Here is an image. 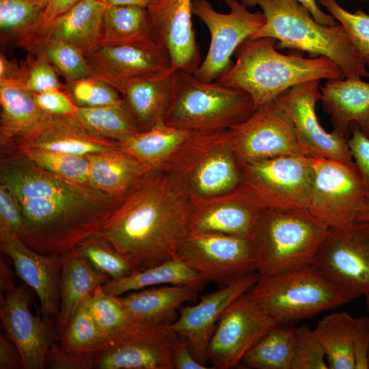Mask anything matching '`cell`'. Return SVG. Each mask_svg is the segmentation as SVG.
Listing matches in <instances>:
<instances>
[{
	"mask_svg": "<svg viewBox=\"0 0 369 369\" xmlns=\"http://www.w3.org/2000/svg\"><path fill=\"white\" fill-rule=\"evenodd\" d=\"M89 163L90 184L116 197H124L150 171L135 157L113 148L86 155Z\"/></svg>",
	"mask_w": 369,
	"mask_h": 369,
	"instance_id": "obj_30",
	"label": "cell"
},
{
	"mask_svg": "<svg viewBox=\"0 0 369 369\" xmlns=\"http://www.w3.org/2000/svg\"><path fill=\"white\" fill-rule=\"evenodd\" d=\"M107 5L100 0H81L37 36L67 42L85 55L100 43Z\"/></svg>",
	"mask_w": 369,
	"mask_h": 369,
	"instance_id": "obj_29",
	"label": "cell"
},
{
	"mask_svg": "<svg viewBox=\"0 0 369 369\" xmlns=\"http://www.w3.org/2000/svg\"><path fill=\"white\" fill-rule=\"evenodd\" d=\"M28 1L44 9L49 0H28Z\"/></svg>",
	"mask_w": 369,
	"mask_h": 369,
	"instance_id": "obj_60",
	"label": "cell"
},
{
	"mask_svg": "<svg viewBox=\"0 0 369 369\" xmlns=\"http://www.w3.org/2000/svg\"><path fill=\"white\" fill-rule=\"evenodd\" d=\"M197 292L189 286L163 285L116 297L133 320L162 324L169 323L176 311Z\"/></svg>",
	"mask_w": 369,
	"mask_h": 369,
	"instance_id": "obj_31",
	"label": "cell"
},
{
	"mask_svg": "<svg viewBox=\"0 0 369 369\" xmlns=\"http://www.w3.org/2000/svg\"><path fill=\"white\" fill-rule=\"evenodd\" d=\"M89 308L96 325L105 335L133 321L117 297L106 293L102 286H97L90 295Z\"/></svg>",
	"mask_w": 369,
	"mask_h": 369,
	"instance_id": "obj_45",
	"label": "cell"
},
{
	"mask_svg": "<svg viewBox=\"0 0 369 369\" xmlns=\"http://www.w3.org/2000/svg\"><path fill=\"white\" fill-rule=\"evenodd\" d=\"M23 47L46 59L66 81L91 76L84 53L67 42L35 36Z\"/></svg>",
	"mask_w": 369,
	"mask_h": 369,
	"instance_id": "obj_38",
	"label": "cell"
},
{
	"mask_svg": "<svg viewBox=\"0 0 369 369\" xmlns=\"http://www.w3.org/2000/svg\"><path fill=\"white\" fill-rule=\"evenodd\" d=\"M178 338L170 323L133 320L84 355L90 369H174L172 352Z\"/></svg>",
	"mask_w": 369,
	"mask_h": 369,
	"instance_id": "obj_10",
	"label": "cell"
},
{
	"mask_svg": "<svg viewBox=\"0 0 369 369\" xmlns=\"http://www.w3.org/2000/svg\"><path fill=\"white\" fill-rule=\"evenodd\" d=\"M23 224V209L18 196L8 185L0 183V234L18 235Z\"/></svg>",
	"mask_w": 369,
	"mask_h": 369,
	"instance_id": "obj_48",
	"label": "cell"
},
{
	"mask_svg": "<svg viewBox=\"0 0 369 369\" xmlns=\"http://www.w3.org/2000/svg\"><path fill=\"white\" fill-rule=\"evenodd\" d=\"M260 210L237 187L193 201L187 232H214L249 238Z\"/></svg>",
	"mask_w": 369,
	"mask_h": 369,
	"instance_id": "obj_23",
	"label": "cell"
},
{
	"mask_svg": "<svg viewBox=\"0 0 369 369\" xmlns=\"http://www.w3.org/2000/svg\"><path fill=\"white\" fill-rule=\"evenodd\" d=\"M23 368L20 355L15 344L5 335H0V369Z\"/></svg>",
	"mask_w": 369,
	"mask_h": 369,
	"instance_id": "obj_55",
	"label": "cell"
},
{
	"mask_svg": "<svg viewBox=\"0 0 369 369\" xmlns=\"http://www.w3.org/2000/svg\"><path fill=\"white\" fill-rule=\"evenodd\" d=\"M319 3L344 27L369 66V14L360 9L354 12H348L336 0H319Z\"/></svg>",
	"mask_w": 369,
	"mask_h": 369,
	"instance_id": "obj_44",
	"label": "cell"
},
{
	"mask_svg": "<svg viewBox=\"0 0 369 369\" xmlns=\"http://www.w3.org/2000/svg\"><path fill=\"white\" fill-rule=\"evenodd\" d=\"M273 38H249L235 52L236 61L217 82L247 93L254 111L290 88L310 81L342 79L339 67L325 57L284 55Z\"/></svg>",
	"mask_w": 369,
	"mask_h": 369,
	"instance_id": "obj_3",
	"label": "cell"
},
{
	"mask_svg": "<svg viewBox=\"0 0 369 369\" xmlns=\"http://www.w3.org/2000/svg\"><path fill=\"white\" fill-rule=\"evenodd\" d=\"M20 64L14 59H9L1 53L0 55V80L14 81L16 79Z\"/></svg>",
	"mask_w": 369,
	"mask_h": 369,
	"instance_id": "obj_57",
	"label": "cell"
},
{
	"mask_svg": "<svg viewBox=\"0 0 369 369\" xmlns=\"http://www.w3.org/2000/svg\"><path fill=\"white\" fill-rule=\"evenodd\" d=\"M60 255V305L55 323L59 337L85 298L109 279L95 269L76 247Z\"/></svg>",
	"mask_w": 369,
	"mask_h": 369,
	"instance_id": "obj_27",
	"label": "cell"
},
{
	"mask_svg": "<svg viewBox=\"0 0 369 369\" xmlns=\"http://www.w3.org/2000/svg\"><path fill=\"white\" fill-rule=\"evenodd\" d=\"M4 256L0 258V318L4 335L16 346L23 368L43 369L48 349L59 334L54 322L35 316L29 309L34 292L20 282Z\"/></svg>",
	"mask_w": 369,
	"mask_h": 369,
	"instance_id": "obj_11",
	"label": "cell"
},
{
	"mask_svg": "<svg viewBox=\"0 0 369 369\" xmlns=\"http://www.w3.org/2000/svg\"><path fill=\"white\" fill-rule=\"evenodd\" d=\"M312 266L350 301L369 295V221L329 229Z\"/></svg>",
	"mask_w": 369,
	"mask_h": 369,
	"instance_id": "obj_13",
	"label": "cell"
},
{
	"mask_svg": "<svg viewBox=\"0 0 369 369\" xmlns=\"http://www.w3.org/2000/svg\"><path fill=\"white\" fill-rule=\"evenodd\" d=\"M76 247L95 269L109 279L134 272L130 263L98 234L83 240Z\"/></svg>",
	"mask_w": 369,
	"mask_h": 369,
	"instance_id": "obj_42",
	"label": "cell"
},
{
	"mask_svg": "<svg viewBox=\"0 0 369 369\" xmlns=\"http://www.w3.org/2000/svg\"><path fill=\"white\" fill-rule=\"evenodd\" d=\"M259 277L257 271L246 274L217 290L204 295L199 303L181 307L179 317L170 325L179 336L187 340L198 361L204 364L207 360L209 342L225 310L246 293Z\"/></svg>",
	"mask_w": 369,
	"mask_h": 369,
	"instance_id": "obj_21",
	"label": "cell"
},
{
	"mask_svg": "<svg viewBox=\"0 0 369 369\" xmlns=\"http://www.w3.org/2000/svg\"><path fill=\"white\" fill-rule=\"evenodd\" d=\"M277 325V320L247 292L221 316L208 344L207 360L213 368H236L251 347Z\"/></svg>",
	"mask_w": 369,
	"mask_h": 369,
	"instance_id": "obj_16",
	"label": "cell"
},
{
	"mask_svg": "<svg viewBox=\"0 0 369 369\" xmlns=\"http://www.w3.org/2000/svg\"><path fill=\"white\" fill-rule=\"evenodd\" d=\"M64 90L78 107H96L124 104L120 92L92 76L66 81Z\"/></svg>",
	"mask_w": 369,
	"mask_h": 369,
	"instance_id": "obj_43",
	"label": "cell"
},
{
	"mask_svg": "<svg viewBox=\"0 0 369 369\" xmlns=\"http://www.w3.org/2000/svg\"><path fill=\"white\" fill-rule=\"evenodd\" d=\"M161 170L192 202L231 191L241 181L228 129L192 132Z\"/></svg>",
	"mask_w": 369,
	"mask_h": 369,
	"instance_id": "obj_6",
	"label": "cell"
},
{
	"mask_svg": "<svg viewBox=\"0 0 369 369\" xmlns=\"http://www.w3.org/2000/svg\"><path fill=\"white\" fill-rule=\"evenodd\" d=\"M254 111L247 93L176 70L165 123L193 132L223 131L245 121Z\"/></svg>",
	"mask_w": 369,
	"mask_h": 369,
	"instance_id": "obj_7",
	"label": "cell"
},
{
	"mask_svg": "<svg viewBox=\"0 0 369 369\" xmlns=\"http://www.w3.org/2000/svg\"><path fill=\"white\" fill-rule=\"evenodd\" d=\"M175 74L176 70L170 67L115 88L140 132L165 122L173 96Z\"/></svg>",
	"mask_w": 369,
	"mask_h": 369,
	"instance_id": "obj_25",
	"label": "cell"
},
{
	"mask_svg": "<svg viewBox=\"0 0 369 369\" xmlns=\"http://www.w3.org/2000/svg\"><path fill=\"white\" fill-rule=\"evenodd\" d=\"M0 154V183L22 206L18 236L40 254L60 255L98 234L124 197L46 171L17 150Z\"/></svg>",
	"mask_w": 369,
	"mask_h": 369,
	"instance_id": "obj_1",
	"label": "cell"
},
{
	"mask_svg": "<svg viewBox=\"0 0 369 369\" xmlns=\"http://www.w3.org/2000/svg\"><path fill=\"white\" fill-rule=\"evenodd\" d=\"M304 5L314 18L319 23L327 25H336L338 22L329 13L323 11L317 4L316 0H296Z\"/></svg>",
	"mask_w": 369,
	"mask_h": 369,
	"instance_id": "obj_56",
	"label": "cell"
},
{
	"mask_svg": "<svg viewBox=\"0 0 369 369\" xmlns=\"http://www.w3.org/2000/svg\"><path fill=\"white\" fill-rule=\"evenodd\" d=\"M90 297L81 303L59 335V344L68 351L83 354L96 347L106 336L100 331L91 314Z\"/></svg>",
	"mask_w": 369,
	"mask_h": 369,
	"instance_id": "obj_40",
	"label": "cell"
},
{
	"mask_svg": "<svg viewBox=\"0 0 369 369\" xmlns=\"http://www.w3.org/2000/svg\"><path fill=\"white\" fill-rule=\"evenodd\" d=\"M365 297H366V303L367 308L369 312V295H366ZM368 366H369V353H368Z\"/></svg>",
	"mask_w": 369,
	"mask_h": 369,
	"instance_id": "obj_61",
	"label": "cell"
},
{
	"mask_svg": "<svg viewBox=\"0 0 369 369\" xmlns=\"http://www.w3.org/2000/svg\"><path fill=\"white\" fill-rule=\"evenodd\" d=\"M320 90V101L334 130L348 139L355 125L369 137L368 82L361 78L327 80Z\"/></svg>",
	"mask_w": 369,
	"mask_h": 369,
	"instance_id": "obj_26",
	"label": "cell"
},
{
	"mask_svg": "<svg viewBox=\"0 0 369 369\" xmlns=\"http://www.w3.org/2000/svg\"><path fill=\"white\" fill-rule=\"evenodd\" d=\"M14 82L33 93L64 89L55 68L43 57L33 54L20 64Z\"/></svg>",
	"mask_w": 369,
	"mask_h": 369,
	"instance_id": "obj_46",
	"label": "cell"
},
{
	"mask_svg": "<svg viewBox=\"0 0 369 369\" xmlns=\"http://www.w3.org/2000/svg\"><path fill=\"white\" fill-rule=\"evenodd\" d=\"M107 5H139L147 7L152 0H100Z\"/></svg>",
	"mask_w": 369,
	"mask_h": 369,
	"instance_id": "obj_58",
	"label": "cell"
},
{
	"mask_svg": "<svg viewBox=\"0 0 369 369\" xmlns=\"http://www.w3.org/2000/svg\"><path fill=\"white\" fill-rule=\"evenodd\" d=\"M15 150L46 171L72 181L90 184L89 163L86 156L32 147H23Z\"/></svg>",
	"mask_w": 369,
	"mask_h": 369,
	"instance_id": "obj_41",
	"label": "cell"
},
{
	"mask_svg": "<svg viewBox=\"0 0 369 369\" xmlns=\"http://www.w3.org/2000/svg\"><path fill=\"white\" fill-rule=\"evenodd\" d=\"M329 228L307 208H264L249 236L260 275L312 266Z\"/></svg>",
	"mask_w": 369,
	"mask_h": 369,
	"instance_id": "obj_5",
	"label": "cell"
},
{
	"mask_svg": "<svg viewBox=\"0 0 369 369\" xmlns=\"http://www.w3.org/2000/svg\"><path fill=\"white\" fill-rule=\"evenodd\" d=\"M291 369H329L325 352L314 329L308 325L294 327Z\"/></svg>",
	"mask_w": 369,
	"mask_h": 369,
	"instance_id": "obj_47",
	"label": "cell"
},
{
	"mask_svg": "<svg viewBox=\"0 0 369 369\" xmlns=\"http://www.w3.org/2000/svg\"><path fill=\"white\" fill-rule=\"evenodd\" d=\"M208 282L204 276L176 258L118 279H109L102 288L109 295L120 296L131 291L163 285L189 286L199 291Z\"/></svg>",
	"mask_w": 369,
	"mask_h": 369,
	"instance_id": "obj_32",
	"label": "cell"
},
{
	"mask_svg": "<svg viewBox=\"0 0 369 369\" xmlns=\"http://www.w3.org/2000/svg\"><path fill=\"white\" fill-rule=\"evenodd\" d=\"M40 109L51 115H73L77 107L64 90H55L42 93H33Z\"/></svg>",
	"mask_w": 369,
	"mask_h": 369,
	"instance_id": "obj_50",
	"label": "cell"
},
{
	"mask_svg": "<svg viewBox=\"0 0 369 369\" xmlns=\"http://www.w3.org/2000/svg\"><path fill=\"white\" fill-rule=\"evenodd\" d=\"M357 317L336 312L320 319L314 329L325 352L329 369H354L353 333Z\"/></svg>",
	"mask_w": 369,
	"mask_h": 369,
	"instance_id": "obj_35",
	"label": "cell"
},
{
	"mask_svg": "<svg viewBox=\"0 0 369 369\" xmlns=\"http://www.w3.org/2000/svg\"><path fill=\"white\" fill-rule=\"evenodd\" d=\"M314 176L307 208L330 230L357 220L366 193L356 167L323 156L313 157Z\"/></svg>",
	"mask_w": 369,
	"mask_h": 369,
	"instance_id": "obj_14",
	"label": "cell"
},
{
	"mask_svg": "<svg viewBox=\"0 0 369 369\" xmlns=\"http://www.w3.org/2000/svg\"><path fill=\"white\" fill-rule=\"evenodd\" d=\"M0 249L10 258L20 281L37 295L42 318L55 323L60 305L61 255L37 252L14 232L0 234Z\"/></svg>",
	"mask_w": 369,
	"mask_h": 369,
	"instance_id": "obj_20",
	"label": "cell"
},
{
	"mask_svg": "<svg viewBox=\"0 0 369 369\" xmlns=\"http://www.w3.org/2000/svg\"><path fill=\"white\" fill-rule=\"evenodd\" d=\"M193 202L164 170L147 172L100 230L132 266L142 271L176 258Z\"/></svg>",
	"mask_w": 369,
	"mask_h": 369,
	"instance_id": "obj_2",
	"label": "cell"
},
{
	"mask_svg": "<svg viewBox=\"0 0 369 369\" xmlns=\"http://www.w3.org/2000/svg\"><path fill=\"white\" fill-rule=\"evenodd\" d=\"M85 57L91 76L115 89L128 81L171 67L167 51L156 42L99 45Z\"/></svg>",
	"mask_w": 369,
	"mask_h": 369,
	"instance_id": "obj_22",
	"label": "cell"
},
{
	"mask_svg": "<svg viewBox=\"0 0 369 369\" xmlns=\"http://www.w3.org/2000/svg\"><path fill=\"white\" fill-rule=\"evenodd\" d=\"M238 188L260 209L307 208L313 157L285 155L240 163Z\"/></svg>",
	"mask_w": 369,
	"mask_h": 369,
	"instance_id": "obj_9",
	"label": "cell"
},
{
	"mask_svg": "<svg viewBox=\"0 0 369 369\" xmlns=\"http://www.w3.org/2000/svg\"><path fill=\"white\" fill-rule=\"evenodd\" d=\"M354 369H369V317L357 318L353 333Z\"/></svg>",
	"mask_w": 369,
	"mask_h": 369,
	"instance_id": "obj_52",
	"label": "cell"
},
{
	"mask_svg": "<svg viewBox=\"0 0 369 369\" xmlns=\"http://www.w3.org/2000/svg\"><path fill=\"white\" fill-rule=\"evenodd\" d=\"M193 0H152L146 7L155 41L168 53L171 67L193 74L201 55L192 23Z\"/></svg>",
	"mask_w": 369,
	"mask_h": 369,
	"instance_id": "obj_19",
	"label": "cell"
},
{
	"mask_svg": "<svg viewBox=\"0 0 369 369\" xmlns=\"http://www.w3.org/2000/svg\"><path fill=\"white\" fill-rule=\"evenodd\" d=\"M239 1L248 8L259 7L265 17L264 24L251 38H273L277 49L327 57L346 78L369 77L366 62L340 23H319L296 0Z\"/></svg>",
	"mask_w": 369,
	"mask_h": 369,
	"instance_id": "obj_4",
	"label": "cell"
},
{
	"mask_svg": "<svg viewBox=\"0 0 369 369\" xmlns=\"http://www.w3.org/2000/svg\"><path fill=\"white\" fill-rule=\"evenodd\" d=\"M44 366V368L49 369H90L84 353L68 351L55 342L51 344L46 352Z\"/></svg>",
	"mask_w": 369,
	"mask_h": 369,
	"instance_id": "obj_51",
	"label": "cell"
},
{
	"mask_svg": "<svg viewBox=\"0 0 369 369\" xmlns=\"http://www.w3.org/2000/svg\"><path fill=\"white\" fill-rule=\"evenodd\" d=\"M239 163L285 155H306L291 120L276 99L228 128ZM308 156V155H307Z\"/></svg>",
	"mask_w": 369,
	"mask_h": 369,
	"instance_id": "obj_17",
	"label": "cell"
},
{
	"mask_svg": "<svg viewBox=\"0 0 369 369\" xmlns=\"http://www.w3.org/2000/svg\"><path fill=\"white\" fill-rule=\"evenodd\" d=\"M192 132L163 122L117 142V147L150 170L162 169Z\"/></svg>",
	"mask_w": 369,
	"mask_h": 369,
	"instance_id": "obj_33",
	"label": "cell"
},
{
	"mask_svg": "<svg viewBox=\"0 0 369 369\" xmlns=\"http://www.w3.org/2000/svg\"><path fill=\"white\" fill-rule=\"evenodd\" d=\"M156 42L146 7L107 5L103 14L99 45L145 44Z\"/></svg>",
	"mask_w": 369,
	"mask_h": 369,
	"instance_id": "obj_34",
	"label": "cell"
},
{
	"mask_svg": "<svg viewBox=\"0 0 369 369\" xmlns=\"http://www.w3.org/2000/svg\"><path fill=\"white\" fill-rule=\"evenodd\" d=\"M357 221H369V193L367 195L363 208L359 213Z\"/></svg>",
	"mask_w": 369,
	"mask_h": 369,
	"instance_id": "obj_59",
	"label": "cell"
},
{
	"mask_svg": "<svg viewBox=\"0 0 369 369\" xmlns=\"http://www.w3.org/2000/svg\"><path fill=\"white\" fill-rule=\"evenodd\" d=\"M320 98V80H313L290 88L276 100L293 124L306 155L332 159L356 167L347 139L334 129L327 132L320 124L316 105Z\"/></svg>",
	"mask_w": 369,
	"mask_h": 369,
	"instance_id": "obj_18",
	"label": "cell"
},
{
	"mask_svg": "<svg viewBox=\"0 0 369 369\" xmlns=\"http://www.w3.org/2000/svg\"><path fill=\"white\" fill-rule=\"evenodd\" d=\"M0 153L12 150L16 141L46 117L33 93L12 81L0 80Z\"/></svg>",
	"mask_w": 369,
	"mask_h": 369,
	"instance_id": "obj_28",
	"label": "cell"
},
{
	"mask_svg": "<svg viewBox=\"0 0 369 369\" xmlns=\"http://www.w3.org/2000/svg\"><path fill=\"white\" fill-rule=\"evenodd\" d=\"M81 0H49L42 12L37 35L44 33L58 17L74 7Z\"/></svg>",
	"mask_w": 369,
	"mask_h": 369,
	"instance_id": "obj_54",
	"label": "cell"
},
{
	"mask_svg": "<svg viewBox=\"0 0 369 369\" xmlns=\"http://www.w3.org/2000/svg\"><path fill=\"white\" fill-rule=\"evenodd\" d=\"M43 10L28 0H0L1 37L23 47L38 34Z\"/></svg>",
	"mask_w": 369,
	"mask_h": 369,
	"instance_id": "obj_39",
	"label": "cell"
},
{
	"mask_svg": "<svg viewBox=\"0 0 369 369\" xmlns=\"http://www.w3.org/2000/svg\"><path fill=\"white\" fill-rule=\"evenodd\" d=\"M176 258L220 288L256 271L249 238L214 232H187Z\"/></svg>",
	"mask_w": 369,
	"mask_h": 369,
	"instance_id": "obj_15",
	"label": "cell"
},
{
	"mask_svg": "<svg viewBox=\"0 0 369 369\" xmlns=\"http://www.w3.org/2000/svg\"><path fill=\"white\" fill-rule=\"evenodd\" d=\"M351 131L347 144L367 196L369 193V137L355 125L351 126Z\"/></svg>",
	"mask_w": 369,
	"mask_h": 369,
	"instance_id": "obj_49",
	"label": "cell"
},
{
	"mask_svg": "<svg viewBox=\"0 0 369 369\" xmlns=\"http://www.w3.org/2000/svg\"><path fill=\"white\" fill-rule=\"evenodd\" d=\"M247 293L282 325L351 301L312 266L279 274L260 275Z\"/></svg>",
	"mask_w": 369,
	"mask_h": 369,
	"instance_id": "obj_8",
	"label": "cell"
},
{
	"mask_svg": "<svg viewBox=\"0 0 369 369\" xmlns=\"http://www.w3.org/2000/svg\"><path fill=\"white\" fill-rule=\"evenodd\" d=\"M294 327L277 325L246 353L238 366L249 369H291Z\"/></svg>",
	"mask_w": 369,
	"mask_h": 369,
	"instance_id": "obj_36",
	"label": "cell"
},
{
	"mask_svg": "<svg viewBox=\"0 0 369 369\" xmlns=\"http://www.w3.org/2000/svg\"><path fill=\"white\" fill-rule=\"evenodd\" d=\"M116 146L117 141L101 138L90 133L73 115L47 114L35 128L16 141L11 151L23 147H32L86 156Z\"/></svg>",
	"mask_w": 369,
	"mask_h": 369,
	"instance_id": "obj_24",
	"label": "cell"
},
{
	"mask_svg": "<svg viewBox=\"0 0 369 369\" xmlns=\"http://www.w3.org/2000/svg\"><path fill=\"white\" fill-rule=\"evenodd\" d=\"M230 9L216 11L208 0H193L192 12L207 27L210 41L208 53L193 73L199 79L215 81L232 66L231 57L238 46L263 26L261 10L252 12L239 0H223Z\"/></svg>",
	"mask_w": 369,
	"mask_h": 369,
	"instance_id": "obj_12",
	"label": "cell"
},
{
	"mask_svg": "<svg viewBox=\"0 0 369 369\" xmlns=\"http://www.w3.org/2000/svg\"><path fill=\"white\" fill-rule=\"evenodd\" d=\"M172 362L174 369H208L204 364L198 361L193 355L187 340L179 336L172 352Z\"/></svg>",
	"mask_w": 369,
	"mask_h": 369,
	"instance_id": "obj_53",
	"label": "cell"
},
{
	"mask_svg": "<svg viewBox=\"0 0 369 369\" xmlns=\"http://www.w3.org/2000/svg\"><path fill=\"white\" fill-rule=\"evenodd\" d=\"M73 115L92 134L117 142L140 132L124 103L96 107H77Z\"/></svg>",
	"mask_w": 369,
	"mask_h": 369,
	"instance_id": "obj_37",
	"label": "cell"
}]
</instances>
